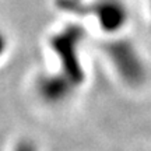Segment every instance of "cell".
Segmentation results:
<instances>
[{
	"label": "cell",
	"mask_w": 151,
	"mask_h": 151,
	"mask_svg": "<svg viewBox=\"0 0 151 151\" xmlns=\"http://www.w3.org/2000/svg\"><path fill=\"white\" fill-rule=\"evenodd\" d=\"M84 34L86 32L80 25H69L63 31L55 34L49 41V46L60 62L59 73L74 87L81 86L86 80V73L78 58V46Z\"/></svg>",
	"instance_id": "1"
},
{
	"label": "cell",
	"mask_w": 151,
	"mask_h": 151,
	"mask_svg": "<svg viewBox=\"0 0 151 151\" xmlns=\"http://www.w3.org/2000/svg\"><path fill=\"white\" fill-rule=\"evenodd\" d=\"M59 10L80 16H95L104 31H119L127 21V10L119 0H98L86 4L83 0H56Z\"/></svg>",
	"instance_id": "2"
},
{
	"label": "cell",
	"mask_w": 151,
	"mask_h": 151,
	"mask_svg": "<svg viewBox=\"0 0 151 151\" xmlns=\"http://www.w3.org/2000/svg\"><path fill=\"white\" fill-rule=\"evenodd\" d=\"M106 53L119 76L130 86H139L146 78V67L139 52L127 41H115L106 45Z\"/></svg>",
	"instance_id": "3"
},
{
	"label": "cell",
	"mask_w": 151,
	"mask_h": 151,
	"mask_svg": "<svg viewBox=\"0 0 151 151\" xmlns=\"http://www.w3.org/2000/svg\"><path fill=\"white\" fill-rule=\"evenodd\" d=\"M76 87L60 73L41 76L37 80V92L42 101L56 105L70 97Z\"/></svg>",
	"instance_id": "4"
},
{
	"label": "cell",
	"mask_w": 151,
	"mask_h": 151,
	"mask_svg": "<svg viewBox=\"0 0 151 151\" xmlns=\"http://www.w3.org/2000/svg\"><path fill=\"white\" fill-rule=\"evenodd\" d=\"M13 151H38V147L32 140L24 139V140H20L17 143Z\"/></svg>",
	"instance_id": "5"
},
{
	"label": "cell",
	"mask_w": 151,
	"mask_h": 151,
	"mask_svg": "<svg viewBox=\"0 0 151 151\" xmlns=\"http://www.w3.org/2000/svg\"><path fill=\"white\" fill-rule=\"evenodd\" d=\"M6 48H7V39H6V37L3 34L0 32V56L4 53Z\"/></svg>",
	"instance_id": "6"
}]
</instances>
